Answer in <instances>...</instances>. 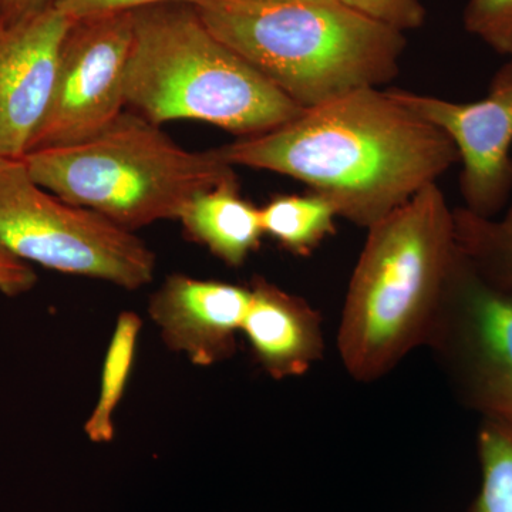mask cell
<instances>
[{
  "label": "cell",
  "mask_w": 512,
  "mask_h": 512,
  "mask_svg": "<svg viewBox=\"0 0 512 512\" xmlns=\"http://www.w3.org/2000/svg\"><path fill=\"white\" fill-rule=\"evenodd\" d=\"M217 151L231 167L301 181L338 217L366 231L458 161L446 133L379 87L305 109L274 130Z\"/></svg>",
  "instance_id": "cell-1"
},
{
  "label": "cell",
  "mask_w": 512,
  "mask_h": 512,
  "mask_svg": "<svg viewBox=\"0 0 512 512\" xmlns=\"http://www.w3.org/2000/svg\"><path fill=\"white\" fill-rule=\"evenodd\" d=\"M457 254L453 208L437 183L367 229L338 332L353 379L376 382L426 345Z\"/></svg>",
  "instance_id": "cell-2"
},
{
  "label": "cell",
  "mask_w": 512,
  "mask_h": 512,
  "mask_svg": "<svg viewBox=\"0 0 512 512\" xmlns=\"http://www.w3.org/2000/svg\"><path fill=\"white\" fill-rule=\"evenodd\" d=\"M202 20L302 109L380 87L400 72L403 32L338 0H204Z\"/></svg>",
  "instance_id": "cell-3"
},
{
  "label": "cell",
  "mask_w": 512,
  "mask_h": 512,
  "mask_svg": "<svg viewBox=\"0 0 512 512\" xmlns=\"http://www.w3.org/2000/svg\"><path fill=\"white\" fill-rule=\"evenodd\" d=\"M126 103L157 126L202 121L239 138L274 130L305 110L185 3L134 10Z\"/></svg>",
  "instance_id": "cell-4"
},
{
  "label": "cell",
  "mask_w": 512,
  "mask_h": 512,
  "mask_svg": "<svg viewBox=\"0 0 512 512\" xmlns=\"http://www.w3.org/2000/svg\"><path fill=\"white\" fill-rule=\"evenodd\" d=\"M23 160L46 190L130 232L178 221L195 195L235 174L217 148L185 150L134 111L89 140Z\"/></svg>",
  "instance_id": "cell-5"
},
{
  "label": "cell",
  "mask_w": 512,
  "mask_h": 512,
  "mask_svg": "<svg viewBox=\"0 0 512 512\" xmlns=\"http://www.w3.org/2000/svg\"><path fill=\"white\" fill-rule=\"evenodd\" d=\"M0 244L28 264L130 291L150 284L156 269L134 232L46 190L23 158L0 157Z\"/></svg>",
  "instance_id": "cell-6"
},
{
  "label": "cell",
  "mask_w": 512,
  "mask_h": 512,
  "mask_svg": "<svg viewBox=\"0 0 512 512\" xmlns=\"http://www.w3.org/2000/svg\"><path fill=\"white\" fill-rule=\"evenodd\" d=\"M424 346L467 409L512 419V291L478 274L460 249Z\"/></svg>",
  "instance_id": "cell-7"
},
{
  "label": "cell",
  "mask_w": 512,
  "mask_h": 512,
  "mask_svg": "<svg viewBox=\"0 0 512 512\" xmlns=\"http://www.w3.org/2000/svg\"><path fill=\"white\" fill-rule=\"evenodd\" d=\"M133 12L74 20L60 46L52 99L30 151L89 140L126 111Z\"/></svg>",
  "instance_id": "cell-8"
},
{
  "label": "cell",
  "mask_w": 512,
  "mask_h": 512,
  "mask_svg": "<svg viewBox=\"0 0 512 512\" xmlns=\"http://www.w3.org/2000/svg\"><path fill=\"white\" fill-rule=\"evenodd\" d=\"M389 92L453 141L463 164L464 208L478 217L495 218L512 190V57L495 74L487 97L478 101L456 103L402 89Z\"/></svg>",
  "instance_id": "cell-9"
},
{
  "label": "cell",
  "mask_w": 512,
  "mask_h": 512,
  "mask_svg": "<svg viewBox=\"0 0 512 512\" xmlns=\"http://www.w3.org/2000/svg\"><path fill=\"white\" fill-rule=\"evenodd\" d=\"M70 25L53 6L18 25L0 23V157L29 153L49 109Z\"/></svg>",
  "instance_id": "cell-10"
},
{
  "label": "cell",
  "mask_w": 512,
  "mask_h": 512,
  "mask_svg": "<svg viewBox=\"0 0 512 512\" xmlns=\"http://www.w3.org/2000/svg\"><path fill=\"white\" fill-rule=\"evenodd\" d=\"M249 299V286L174 274L153 293L148 313L168 349L208 367L234 355Z\"/></svg>",
  "instance_id": "cell-11"
},
{
  "label": "cell",
  "mask_w": 512,
  "mask_h": 512,
  "mask_svg": "<svg viewBox=\"0 0 512 512\" xmlns=\"http://www.w3.org/2000/svg\"><path fill=\"white\" fill-rule=\"evenodd\" d=\"M241 333L272 379L305 375L325 352L322 316L305 299L256 276Z\"/></svg>",
  "instance_id": "cell-12"
},
{
  "label": "cell",
  "mask_w": 512,
  "mask_h": 512,
  "mask_svg": "<svg viewBox=\"0 0 512 512\" xmlns=\"http://www.w3.org/2000/svg\"><path fill=\"white\" fill-rule=\"evenodd\" d=\"M178 221L185 234L229 266H241L261 245L259 208L242 198L237 175L195 195Z\"/></svg>",
  "instance_id": "cell-13"
},
{
  "label": "cell",
  "mask_w": 512,
  "mask_h": 512,
  "mask_svg": "<svg viewBox=\"0 0 512 512\" xmlns=\"http://www.w3.org/2000/svg\"><path fill=\"white\" fill-rule=\"evenodd\" d=\"M264 235L286 251L306 256L333 234L335 208L320 195H278L259 208Z\"/></svg>",
  "instance_id": "cell-14"
},
{
  "label": "cell",
  "mask_w": 512,
  "mask_h": 512,
  "mask_svg": "<svg viewBox=\"0 0 512 512\" xmlns=\"http://www.w3.org/2000/svg\"><path fill=\"white\" fill-rule=\"evenodd\" d=\"M141 326L143 322L134 312H123L117 319L113 338L104 357L99 397L92 414L84 424V433L93 443H110L116 436L114 414L123 400L130 380Z\"/></svg>",
  "instance_id": "cell-15"
},
{
  "label": "cell",
  "mask_w": 512,
  "mask_h": 512,
  "mask_svg": "<svg viewBox=\"0 0 512 512\" xmlns=\"http://www.w3.org/2000/svg\"><path fill=\"white\" fill-rule=\"evenodd\" d=\"M457 247L478 274L498 288L512 291V224L454 208Z\"/></svg>",
  "instance_id": "cell-16"
},
{
  "label": "cell",
  "mask_w": 512,
  "mask_h": 512,
  "mask_svg": "<svg viewBox=\"0 0 512 512\" xmlns=\"http://www.w3.org/2000/svg\"><path fill=\"white\" fill-rule=\"evenodd\" d=\"M477 454L481 484L468 512H512V419H481Z\"/></svg>",
  "instance_id": "cell-17"
},
{
  "label": "cell",
  "mask_w": 512,
  "mask_h": 512,
  "mask_svg": "<svg viewBox=\"0 0 512 512\" xmlns=\"http://www.w3.org/2000/svg\"><path fill=\"white\" fill-rule=\"evenodd\" d=\"M463 22L470 35L512 57V0H468Z\"/></svg>",
  "instance_id": "cell-18"
},
{
  "label": "cell",
  "mask_w": 512,
  "mask_h": 512,
  "mask_svg": "<svg viewBox=\"0 0 512 512\" xmlns=\"http://www.w3.org/2000/svg\"><path fill=\"white\" fill-rule=\"evenodd\" d=\"M367 18L407 32L419 29L426 20V9L420 0H338Z\"/></svg>",
  "instance_id": "cell-19"
},
{
  "label": "cell",
  "mask_w": 512,
  "mask_h": 512,
  "mask_svg": "<svg viewBox=\"0 0 512 512\" xmlns=\"http://www.w3.org/2000/svg\"><path fill=\"white\" fill-rule=\"evenodd\" d=\"M202 2L204 0H55L53 8L74 22V20L107 15V13L134 12L137 9L164 5V3L200 6Z\"/></svg>",
  "instance_id": "cell-20"
},
{
  "label": "cell",
  "mask_w": 512,
  "mask_h": 512,
  "mask_svg": "<svg viewBox=\"0 0 512 512\" xmlns=\"http://www.w3.org/2000/svg\"><path fill=\"white\" fill-rule=\"evenodd\" d=\"M37 276L28 262L9 252L0 244V292L19 296L36 285Z\"/></svg>",
  "instance_id": "cell-21"
},
{
  "label": "cell",
  "mask_w": 512,
  "mask_h": 512,
  "mask_svg": "<svg viewBox=\"0 0 512 512\" xmlns=\"http://www.w3.org/2000/svg\"><path fill=\"white\" fill-rule=\"evenodd\" d=\"M55 0H0V23L18 25L52 8Z\"/></svg>",
  "instance_id": "cell-22"
},
{
  "label": "cell",
  "mask_w": 512,
  "mask_h": 512,
  "mask_svg": "<svg viewBox=\"0 0 512 512\" xmlns=\"http://www.w3.org/2000/svg\"><path fill=\"white\" fill-rule=\"evenodd\" d=\"M232 2H254V3H261V2H284V0H232Z\"/></svg>",
  "instance_id": "cell-23"
},
{
  "label": "cell",
  "mask_w": 512,
  "mask_h": 512,
  "mask_svg": "<svg viewBox=\"0 0 512 512\" xmlns=\"http://www.w3.org/2000/svg\"><path fill=\"white\" fill-rule=\"evenodd\" d=\"M504 221L511 222L512 224V204L510 205V208H508L507 214H505V217L503 218Z\"/></svg>",
  "instance_id": "cell-24"
}]
</instances>
